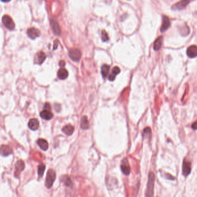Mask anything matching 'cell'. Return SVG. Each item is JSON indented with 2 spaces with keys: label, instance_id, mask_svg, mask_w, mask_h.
Instances as JSON below:
<instances>
[{
  "label": "cell",
  "instance_id": "6da1fadb",
  "mask_svg": "<svg viewBox=\"0 0 197 197\" xmlns=\"http://www.w3.org/2000/svg\"><path fill=\"white\" fill-rule=\"evenodd\" d=\"M155 176L153 172H151L149 174L148 182L147 184V190L146 196L151 197L153 196V190L155 185Z\"/></svg>",
  "mask_w": 197,
  "mask_h": 197
},
{
  "label": "cell",
  "instance_id": "7a4b0ae2",
  "mask_svg": "<svg viewBox=\"0 0 197 197\" xmlns=\"http://www.w3.org/2000/svg\"><path fill=\"white\" fill-rule=\"evenodd\" d=\"M56 178V172L53 169H49L47 172L45 185L47 188H50L54 182Z\"/></svg>",
  "mask_w": 197,
  "mask_h": 197
},
{
  "label": "cell",
  "instance_id": "3957f363",
  "mask_svg": "<svg viewBox=\"0 0 197 197\" xmlns=\"http://www.w3.org/2000/svg\"><path fill=\"white\" fill-rule=\"evenodd\" d=\"M2 22L5 26V27L8 28L9 30H14L15 28V24H14L12 18L8 16L4 15L2 18Z\"/></svg>",
  "mask_w": 197,
  "mask_h": 197
},
{
  "label": "cell",
  "instance_id": "277c9868",
  "mask_svg": "<svg viewBox=\"0 0 197 197\" xmlns=\"http://www.w3.org/2000/svg\"><path fill=\"white\" fill-rule=\"evenodd\" d=\"M69 55L71 59L74 61H79L81 57V52L77 49H72L69 52Z\"/></svg>",
  "mask_w": 197,
  "mask_h": 197
},
{
  "label": "cell",
  "instance_id": "5b68a950",
  "mask_svg": "<svg viewBox=\"0 0 197 197\" xmlns=\"http://www.w3.org/2000/svg\"><path fill=\"white\" fill-rule=\"evenodd\" d=\"M191 162L188 160L184 159L183 160L182 165V173L183 176L186 177L188 176L191 172Z\"/></svg>",
  "mask_w": 197,
  "mask_h": 197
},
{
  "label": "cell",
  "instance_id": "8992f818",
  "mask_svg": "<svg viewBox=\"0 0 197 197\" xmlns=\"http://www.w3.org/2000/svg\"><path fill=\"white\" fill-rule=\"evenodd\" d=\"M27 35L29 38H30L32 40H34L40 36L41 32L37 28L32 27L28 29L27 31Z\"/></svg>",
  "mask_w": 197,
  "mask_h": 197
},
{
  "label": "cell",
  "instance_id": "52a82bcc",
  "mask_svg": "<svg viewBox=\"0 0 197 197\" xmlns=\"http://www.w3.org/2000/svg\"><path fill=\"white\" fill-rule=\"evenodd\" d=\"M121 168L122 171V172L126 175H128L130 173V167L129 166V164L128 162V160L126 158H125L121 162Z\"/></svg>",
  "mask_w": 197,
  "mask_h": 197
},
{
  "label": "cell",
  "instance_id": "ba28073f",
  "mask_svg": "<svg viewBox=\"0 0 197 197\" xmlns=\"http://www.w3.org/2000/svg\"><path fill=\"white\" fill-rule=\"evenodd\" d=\"M189 0H182L172 6V9L174 10H182L185 8L189 4Z\"/></svg>",
  "mask_w": 197,
  "mask_h": 197
},
{
  "label": "cell",
  "instance_id": "9c48e42d",
  "mask_svg": "<svg viewBox=\"0 0 197 197\" xmlns=\"http://www.w3.org/2000/svg\"><path fill=\"white\" fill-rule=\"evenodd\" d=\"M187 55L188 57L193 58L197 56V46L193 45L190 46L187 50Z\"/></svg>",
  "mask_w": 197,
  "mask_h": 197
},
{
  "label": "cell",
  "instance_id": "30bf717a",
  "mask_svg": "<svg viewBox=\"0 0 197 197\" xmlns=\"http://www.w3.org/2000/svg\"><path fill=\"white\" fill-rule=\"evenodd\" d=\"M12 149L7 145H2L0 147V155L7 156L12 154Z\"/></svg>",
  "mask_w": 197,
  "mask_h": 197
},
{
  "label": "cell",
  "instance_id": "8fae6325",
  "mask_svg": "<svg viewBox=\"0 0 197 197\" xmlns=\"http://www.w3.org/2000/svg\"><path fill=\"white\" fill-rule=\"evenodd\" d=\"M169 27H170V22H169V18L166 16H164L163 17L162 26L160 28L161 32H165L169 28Z\"/></svg>",
  "mask_w": 197,
  "mask_h": 197
},
{
  "label": "cell",
  "instance_id": "7c38bea8",
  "mask_svg": "<svg viewBox=\"0 0 197 197\" xmlns=\"http://www.w3.org/2000/svg\"><path fill=\"white\" fill-rule=\"evenodd\" d=\"M40 116L46 120H50L53 117V114L50 110L44 109L40 113Z\"/></svg>",
  "mask_w": 197,
  "mask_h": 197
},
{
  "label": "cell",
  "instance_id": "4fadbf2b",
  "mask_svg": "<svg viewBox=\"0 0 197 197\" xmlns=\"http://www.w3.org/2000/svg\"><path fill=\"white\" fill-rule=\"evenodd\" d=\"M39 127V123L37 119H32L29 120L28 123V127L31 129L33 131H35L38 129Z\"/></svg>",
  "mask_w": 197,
  "mask_h": 197
},
{
  "label": "cell",
  "instance_id": "5bb4252c",
  "mask_svg": "<svg viewBox=\"0 0 197 197\" xmlns=\"http://www.w3.org/2000/svg\"><path fill=\"white\" fill-rule=\"evenodd\" d=\"M45 59H46L45 54L42 52H40L38 53L37 55H36L35 59V63L38 64H42Z\"/></svg>",
  "mask_w": 197,
  "mask_h": 197
},
{
  "label": "cell",
  "instance_id": "9a60e30c",
  "mask_svg": "<svg viewBox=\"0 0 197 197\" xmlns=\"http://www.w3.org/2000/svg\"><path fill=\"white\" fill-rule=\"evenodd\" d=\"M58 76L61 80L66 79L68 76V72L66 69L62 68L58 72Z\"/></svg>",
  "mask_w": 197,
  "mask_h": 197
},
{
  "label": "cell",
  "instance_id": "2e32d148",
  "mask_svg": "<svg viewBox=\"0 0 197 197\" xmlns=\"http://www.w3.org/2000/svg\"><path fill=\"white\" fill-rule=\"evenodd\" d=\"M37 144L40 147V148L44 151H46L49 148L48 142L43 139H38L37 141Z\"/></svg>",
  "mask_w": 197,
  "mask_h": 197
},
{
  "label": "cell",
  "instance_id": "e0dca14e",
  "mask_svg": "<svg viewBox=\"0 0 197 197\" xmlns=\"http://www.w3.org/2000/svg\"><path fill=\"white\" fill-rule=\"evenodd\" d=\"M121 72V70L119 69V67H115L113 68V70H112V73L109 75L108 76V79L111 81H113L115 79V77L116 76L119 74Z\"/></svg>",
  "mask_w": 197,
  "mask_h": 197
},
{
  "label": "cell",
  "instance_id": "ac0fdd59",
  "mask_svg": "<svg viewBox=\"0 0 197 197\" xmlns=\"http://www.w3.org/2000/svg\"><path fill=\"white\" fill-rule=\"evenodd\" d=\"M163 37H158L154 42V45H153V48L154 50L156 51L159 50L162 46V43H163Z\"/></svg>",
  "mask_w": 197,
  "mask_h": 197
},
{
  "label": "cell",
  "instance_id": "d6986e66",
  "mask_svg": "<svg viewBox=\"0 0 197 197\" xmlns=\"http://www.w3.org/2000/svg\"><path fill=\"white\" fill-rule=\"evenodd\" d=\"M74 131V128L73 126H72L71 124H68L65 126V127L62 128V131L68 135H71L73 134V132Z\"/></svg>",
  "mask_w": 197,
  "mask_h": 197
},
{
  "label": "cell",
  "instance_id": "ffe728a7",
  "mask_svg": "<svg viewBox=\"0 0 197 197\" xmlns=\"http://www.w3.org/2000/svg\"><path fill=\"white\" fill-rule=\"evenodd\" d=\"M51 27H52V29L54 34L57 35H59L61 34V29L59 26V24L58 22L56 21L53 20L51 23Z\"/></svg>",
  "mask_w": 197,
  "mask_h": 197
},
{
  "label": "cell",
  "instance_id": "44dd1931",
  "mask_svg": "<svg viewBox=\"0 0 197 197\" xmlns=\"http://www.w3.org/2000/svg\"><path fill=\"white\" fill-rule=\"evenodd\" d=\"M81 128L83 129H87L89 128V123L88 120V118L86 116H83L81 118Z\"/></svg>",
  "mask_w": 197,
  "mask_h": 197
},
{
  "label": "cell",
  "instance_id": "7402d4cb",
  "mask_svg": "<svg viewBox=\"0 0 197 197\" xmlns=\"http://www.w3.org/2000/svg\"><path fill=\"white\" fill-rule=\"evenodd\" d=\"M110 69V65H107V64H104L101 67V75H102V76L104 78H106L107 76Z\"/></svg>",
  "mask_w": 197,
  "mask_h": 197
},
{
  "label": "cell",
  "instance_id": "603a6c76",
  "mask_svg": "<svg viewBox=\"0 0 197 197\" xmlns=\"http://www.w3.org/2000/svg\"><path fill=\"white\" fill-rule=\"evenodd\" d=\"M24 163L23 161L20 160L19 161L17 162L16 164V172H18L19 173H20V172H21L22 170H23V169L24 168Z\"/></svg>",
  "mask_w": 197,
  "mask_h": 197
},
{
  "label": "cell",
  "instance_id": "cb8c5ba5",
  "mask_svg": "<svg viewBox=\"0 0 197 197\" xmlns=\"http://www.w3.org/2000/svg\"><path fill=\"white\" fill-rule=\"evenodd\" d=\"M45 168H46V167L43 164H41L39 165L38 172V175L39 177H42L44 172V170H45Z\"/></svg>",
  "mask_w": 197,
  "mask_h": 197
},
{
  "label": "cell",
  "instance_id": "d4e9b609",
  "mask_svg": "<svg viewBox=\"0 0 197 197\" xmlns=\"http://www.w3.org/2000/svg\"><path fill=\"white\" fill-rule=\"evenodd\" d=\"M101 40L103 42H106L109 40L108 35L107 33L106 32V31H104V30H103L101 32Z\"/></svg>",
  "mask_w": 197,
  "mask_h": 197
},
{
  "label": "cell",
  "instance_id": "484cf974",
  "mask_svg": "<svg viewBox=\"0 0 197 197\" xmlns=\"http://www.w3.org/2000/svg\"><path fill=\"white\" fill-rule=\"evenodd\" d=\"M143 134L144 137H145L146 135H147V137H151V129L149 127H146V128H145L143 129Z\"/></svg>",
  "mask_w": 197,
  "mask_h": 197
},
{
  "label": "cell",
  "instance_id": "4316f807",
  "mask_svg": "<svg viewBox=\"0 0 197 197\" xmlns=\"http://www.w3.org/2000/svg\"><path fill=\"white\" fill-rule=\"evenodd\" d=\"M189 28L187 26H184V27L181 29V34H182V35L184 36H186L189 34Z\"/></svg>",
  "mask_w": 197,
  "mask_h": 197
},
{
  "label": "cell",
  "instance_id": "83f0119b",
  "mask_svg": "<svg viewBox=\"0 0 197 197\" xmlns=\"http://www.w3.org/2000/svg\"><path fill=\"white\" fill-rule=\"evenodd\" d=\"M191 128L194 129V130H196L197 129V120L196 122H195L191 126Z\"/></svg>",
  "mask_w": 197,
  "mask_h": 197
},
{
  "label": "cell",
  "instance_id": "f1b7e54d",
  "mask_svg": "<svg viewBox=\"0 0 197 197\" xmlns=\"http://www.w3.org/2000/svg\"><path fill=\"white\" fill-rule=\"evenodd\" d=\"M44 109H47V110H50L51 109V107L49 104L46 103L44 105Z\"/></svg>",
  "mask_w": 197,
  "mask_h": 197
},
{
  "label": "cell",
  "instance_id": "f546056e",
  "mask_svg": "<svg viewBox=\"0 0 197 197\" xmlns=\"http://www.w3.org/2000/svg\"><path fill=\"white\" fill-rule=\"evenodd\" d=\"M65 61H61L60 62H59V65L61 66V67H64L65 66Z\"/></svg>",
  "mask_w": 197,
  "mask_h": 197
},
{
  "label": "cell",
  "instance_id": "4dcf8cb0",
  "mask_svg": "<svg viewBox=\"0 0 197 197\" xmlns=\"http://www.w3.org/2000/svg\"><path fill=\"white\" fill-rule=\"evenodd\" d=\"M58 41H56L55 42H54V49H56L57 46H58Z\"/></svg>",
  "mask_w": 197,
  "mask_h": 197
},
{
  "label": "cell",
  "instance_id": "1f68e13d",
  "mask_svg": "<svg viewBox=\"0 0 197 197\" xmlns=\"http://www.w3.org/2000/svg\"><path fill=\"white\" fill-rule=\"evenodd\" d=\"M1 1H2V2H9L11 0H1Z\"/></svg>",
  "mask_w": 197,
  "mask_h": 197
}]
</instances>
